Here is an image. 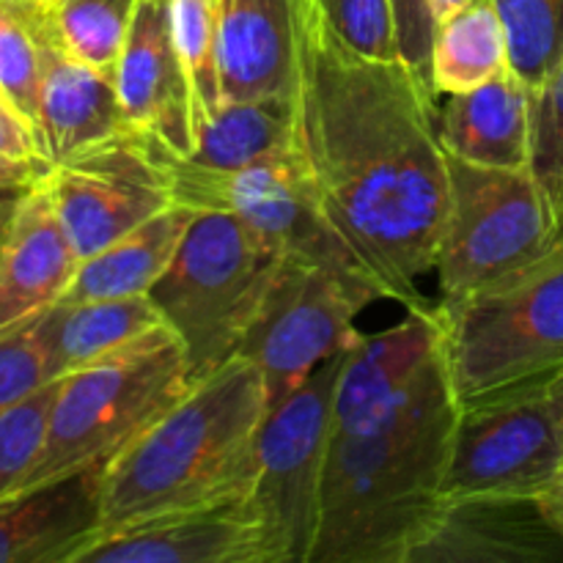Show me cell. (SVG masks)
<instances>
[{"mask_svg":"<svg viewBox=\"0 0 563 563\" xmlns=\"http://www.w3.org/2000/svg\"><path fill=\"white\" fill-rule=\"evenodd\" d=\"M438 93L401 58L357 53L306 5L295 152L319 209L383 300L432 308L421 291L434 273L449 209V152Z\"/></svg>","mask_w":563,"mask_h":563,"instance_id":"cell-1","label":"cell"},{"mask_svg":"<svg viewBox=\"0 0 563 563\" xmlns=\"http://www.w3.org/2000/svg\"><path fill=\"white\" fill-rule=\"evenodd\" d=\"M159 324L163 319L146 295L121 297V300L58 302L47 311L53 377L60 379L77 368L91 366Z\"/></svg>","mask_w":563,"mask_h":563,"instance_id":"cell-23","label":"cell"},{"mask_svg":"<svg viewBox=\"0 0 563 563\" xmlns=\"http://www.w3.org/2000/svg\"><path fill=\"white\" fill-rule=\"evenodd\" d=\"M102 467H82L0 498V563H71L99 537Z\"/></svg>","mask_w":563,"mask_h":563,"instance_id":"cell-17","label":"cell"},{"mask_svg":"<svg viewBox=\"0 0 563 563\" xmlns=\"http://www.w3.org/2000/svg\"><path fill=\"white\" fill-rule=\"evenodd\" d=\"M165 152L137 130L49 165L44 185L80 258L102 251L174 203Z\"/></svg>","mask_w":563,"mask_h":563,"instance_id":"cell-12","label":"cell"},{"mask_svg":"<svg viewBox=\"0 0 563 563\" xmlns=\"http://www.w3.org/2000/svg\"><path fill=\"white\" fill-rule=\"evenodd\" d=\"M132 130L121 113L115 80L75 58L55 36L47 16L38 82V143L49 165H58L108 137Z\"/></svg>","mask_w":563,"mask_h":563,"instance_id":"cell-19","label":"cell"},{"mask_svg":"<svg viewBox=\"0 0 563 563\" xmlns=\"http://www.w3.org/2000/svg\"><path fill=\"white\" fill-rule=\"evenodd\" d=\"M438 308L460 401L563 368V234L515 273Z\"/></svg>","mask_w":563,"mask_h":563,"instance_id":"cell-6","label":"cell"},{"mask_svg":"<svg viewBox=\"0 0 563 563\" xmlns=\"http://www.w3.org/2000/svg\"><path fill=\"white\" fill-rule=\"evenodd\" d=\"M509 36L511 71L539 88L563 64V0H493Z\"/></svg>","mask_w":563,"mask_h":563,"instance_id":"cell-28","label":"cell"},{"mask_svg":"<svg viewBox=\"0 0 563 563\" xmlns=\"http://www.w3.org/2000/svg\"><path fill=\"white\" fill-rule=\"evenodd\" d=\"M284 258L240 218L196 209L174 258L148 289L163 324L179 335L192 379L240 352Z\"/></svg>","mask_w":563,"mask_h":563,"instance_id":"cell-5","label":"cell"},{"mask_svg":"<svg viewBox=\"0 0 563 563\" xmlns=\"http://www.w3.org/2000/svg\"><path fill=\"white\" fill-rule=\"evenodd\" d=\"M559 555L561 539L537 504L456 500L440 509L410 563H533Z\"/></svg>","mask_w":563,"mask_h":563,"instance_id":"cell-20","label":"cell"},{"mask_svg":"<svg viewBox=\"0 0 563 563\" xmlns=\"http://www.w3.org/2000/svg\"><path fill=\"white\" fill-rule=\"evenodd\" d=\"M528 174L548 203L555 231L563 234V64L533 88Z\"/></svg>","mask_w":563,"mask_h":563,"instance_id":"cell-30","label":"cell"},{"mask_svg":"<svg viewBox=\"0 0 563 563\" xmlns=\"http://www.w3.org/2000/svg\"><path fill=\"white\" fill-rule=\"evenodd\" d=\"M561 385H563V368H561Z\"/></svg>","mask_w":563,"mask_h":563,"instance_id":"cell-40","label":"cell"},{"mask_svg":"<svg viewBox=\"0 0 563 563\" xmlns=\"http://www.w3.org/2000/svg\"><path fill=\"white\" fill-rule=\"evenodd\" d=\"M467 3H471V0H427V9L434 25H440V22H445L449 16H454L456 11L465 9Z\"/></svg>","mask_w":563,"mask_h":563,"instance_id":"cell-38","label":"cell"},{"mask_svg":"<svg viewBox=\"0 0 563 563\" xmlns=\"http://www.w3.org/2000/svg\"><path fill=\"white\" fill-rule=\"evenodd\" d=\"M49 163L44 159H9L0 157V187L9 185H33L47 176Z\"/></svg>","mask_w":563,"mask_h":563,"instance_id":"cell-36","label":"cell"},{"mask_svg":"<svg viewBox=\"0 0 563 563\" xmlns=\"http://www.w3.org/2000/svg\"><path fill=\"white\" fill-rule=\"evenodd\" d=\"M509 69V36L493 0H471L434 25L429 80L438 97L473 91Z\"/></svg>","mask_w":563,"mask_h":563,"instance_id":"cell-25","label":"cell"},{"mask_svg":"<svg viewBox=\"0 0 563 563\" xmlns=\"http://www.w3.org/2000/svg\"><path fill=\"white\" fill-rule=\"evenodd\" d=\"M531 102L533 88L511 69L473 91L451 93L438 113L443 148L473 165L528 168Z\"/></svg>","mask_w":563,"mask_h":563,"instance_id":"cell-21","label":"cell"},{"mask_svg":"<svg viewBox=\"0 0 563 563\" xmlns=\"http://www.w3.org/2000/svg\"><path fill=\"white\" fill-rule=\"evenodd\" d=\"M47 311L0 335V416L14 410L44 385L55 383Z\"/></svg>","mask_w":563,"mask_h":563,"instance_id":"cell-31","label":"cell"},{"mask_svg":"<svg viewBox=\"0 0 563 563\" xmlns=\"http://www.w3.org/2000/svg\"><path fill=\"white\" fill-rule=\"evenodd\" d=\"M0 157L44 159L36 130L5 97H0Z\"/></svg>","mask_w":563,"mask_h":563,"instance_id":"cell-35","label":"cell"},{"mask_svg":"<svg viewBox=\"0 0 563 563\" xmlns=\"http://www.w3.org/2000/svg\"><path fill=\"white\" fill-rule=\"evenodd\" d=\"M555 236L528 168H487L449 157V209L434 262L440 302H454L515 273L542 256Z\"/></svg>","mask_w":563,"mask_h":563,"instance_id":"cell-8","label":"cell"},{"mask_svg":"<svg viewBox=\"0 0 563 563\" xmlns=\"http://www.w3.org/2000/svg\"><path fill=\"white\" fill-rule=\"evenodd\" d=\"M55 385L58 379L0 416V498L20 489L42 451Z\"/></svg>","mask_w":563,"mask_h":563,"instance_id":"cell-32","label":"cell"},{"mask_svg":"<svg viewBox=\"0 0 563 563\" xmlns=\"http://www.w3.org/2000/svg\"><path fill=\"white\" fill-rule=\"evenodd\" d=\"M313 5L357 53L372 58H401L390 0H313Z\"/></svg>","mask_w":563,"mask_h":563,"instance_id":"cell-33","label":"cell"},{"mask_svg":"<svg viewBox=\"0 0 563 563\" xmlns=\"http://www.w3.org/2000/svg\"><path fill=\"white\" fill-rule=\"evenodd\" d=\"M71 563H269V550L242 498L99 533Z\"/></svg>","mask_w":563,"mask_h":563,"instance_id":"cell-14","label":"cell"},{"mask_svg":"<svg viewBox=\"0 0 563 563\" xmlns=\"http://www.w3.org/2000/svg\"><path fill=\"white\" fill-rule=\"evenodd\" d=\"M563 471L561 368L460 401L443 500L537 504Z\"/></svg>","mask_w":563,"mask_h":563,"instance_id":"cell-7","label":"cell"},{"mask_svg":"<svg viewBox=\"0 0 563 563\" xmlns=\"http://www.w3.org/2000/svg\"><path fill=\"white\" fill-rule=\"evenodd\" d=\"M267 412V385L247 357L196 379L102 467L99 533L247 498Z\"/></svg>","mask_w":563,"mask_h":563,"instance_id":"cell-3","label":"cell"},{"mask_svg":"<svg viewBox=\"0 0 563 563\" xmlns=\"http://www.w3.org/2000/svg\"><path fill=\"white\" fill-rule=\"evenodd\" d=\"M44 31L47 11L42 0H0V97L31 121L36 135Z\"/></svg>","mask_w":563,"mask_h":563,"instance_id":"cell-27","label":"cell"},{"mask_svg":"<svg viewBox=\"0 0 563 563\" xmlns=\"http://www.w3.org/2000/svg\"><path fill=\"white\" fill-rule=\"evenodd\" d=\"M456 412L443 350L377 416L333 432L311 563H410L445 506Z\"/></svg>","mask_w":563,"mask_h":563,"instance_id":"cell-2","label":"cell"},{"mask_svg":"<svg viewBox=\"0 0 563 563\" xmlns=\"http://www.w3.org/2000/svg\"><path fill=\"white\" fill-rule=\"evenodd\" d=\"M390 3H394L396 38H399L401 58H405L418 75L429 80L434 22L432 16H429L427 0H390Z\"/></svg>","mask_w":563,"mask_h":563,"instance_id":"cell-34","label":"cell"},{"mask_svg":"<svg viewBox=\"0 0 563 563\" xmlns=\"http://www.w3.org/2000/svg\"><path fill=\"white\" fill-rule=\"evenodd\" d=\"M443 341L445 330L438 302L421 311H407L405 322L383 333L357 335L341 357L335 377L333 432L361 427L405 394L443 352Z\"/></svg>","mask_w":563,"mask_h":563,"instance_id":"cell-18","label":"cell"},{"mask_svg":"<svg viewBox=\"0 0 563 563\" xmlns=\"http://www.w3.org/2000/svg\"><path fill=\"white\" fill-rule=\"evenodd\" d=\"M306 5L308 0H220L218 58L223 102H295Z\"/></svg>","mask_w":563,"mask_h":563,"instance_id":"cell-15","label":"cell"},{"mask_svg":"<svg viewBox=\"0 0 563 563\" xmlns=\"http://www.w3.org/2000/svg\"><path fill=\"white\" fill-rule=\"evenodd\" d=\"M537 506H539V515L544 517V522L553 528V533L563 544V471L555 476V482L539 495Z\"/></svg>","mask_w":563,"mask_h":563,"instance_id":"cell-37","label":"cell"},{"mask_svg":"<svg viewBox=\"0 0 563 563\" xmlns=\"http://www.w3.org/2000/svg\"><path fill=\"white\" fill-rule=\"evenodd\" d=\"M77 264L42 176L0 225V335L58 306Z\"/></svg>","mask_w":563,"mask_h":563,"instance_id":"cell-16","label":"cell"},{"mask_svg":"<svg viewBox=\"0 0 563 563\" xmlns=\"http://www.w3.org/2000/svg\"><path fill=\"white\" fill-rule=\"evenodd\" d=\"M218 22L220 0H170V27L196 104V132L223 104Z\"/></svg>","mask_w":563,"mask_h":563,"instance_id":"cell-29","label":"cell"},{"mask_svg":"<svg viewBox=\"0 0 563 563\" xmlns=\"http://www.w3.org/2000/svg\"><path fill=\"white\" fill-rule=\"evenodd\" d=\"M383 300L361 273L284 258L236 355L264 377L269 407L357 341L355 319Z\"/></svg>","mask_w":563,"mask_h":563,"instance_id":"cell-10","label":"cell"},{"mask_svg":"<svg viewBox=\"0 0 563 563\" xmlns=\"http://www.w3.org/2000/svg\"><path fill=\"white\" fill-rule=\"evenodd\" d=\"M165 174L174 201L190 209L234 214L280 258L333 264L363 275L319 209L295 148L229 174L196 168L174 154H165Z\"/></svg>","mask_w":563,"mask_h":563,"instance_id":"cell-11","label":"cell"},{"mask_svg":"<svg viewBox=\"0 0 563 563\" xmlns=\"http://www.w3.org/2000/svg\"><path fill=\"white\" fill-rule=\"evenodd\" d=\"M115 93L132 130L174 157L196 146V104L170 27V0H141L115 64Z\"/></svg>","mask_w":563,"mask_h":563,"instance_id":"cell-13","label":"cell"},{"mask_svg":"<svg viewBox=\"0 0 563 563\" xmlns=\"http://www.w3.org/2000/svg\"><path fill=\"white\" fill-rule=\"evenodd\" d=\"M295 148V102L247 99L223 102L196 132V146L185 163L203 170L247 168Z\"/></svg>","mask_w":563,"mask_h":563,"instance_id":"cell-24","label":"cell"},{"mask_svg":"<svg viewBox=\"0 0 563 563\" xmlns=\"http://www.w3.org/2000/svg\"><path fill=\"white\" fill-rule=\"evenodd\" d=\"M196 209L174 201L130 234L80 258L60 302L121 300L148 295L174 258Z\"/></svg>","mask_w":563,"mask_h":563,"instance_id":"cell-22","label":"cell"},{"mask_svg":"<svg viewBox=\"0 0 563 563\" xmlns=\"http://www.w3.org/2000/svg\"><path fill=\"white\" fill-rule=\"evenodd\" d=\"M58 42L75 58L115 75L141 0H42Z\"/></svg>","mask_w":563,"mask_h":563,"instance_id":"cell-26","label":"cell"},{"mask_svg":"<svg viewBox=\"0 0 563 563\" xmlns=\"http://www.w3.org/2000/svg\"><path fill=\"white\" fill-rule=\"evenodd\" d=\"M192 383L185 346L168 324L60 377L42 451L20 489L104 467Z\"/></svg>","mask_w":563,"mask_h":563,"instance_id":"cell-4","label":"cell"},{"mask_svg":"<svg viewBox=\"0 0 563 563\" xmlns=\"http://www.w3.org/2000/svg\"><path fill=\"white\" fill-rule=\"evenodd\" d=\"M31 185H9V187H0V225H3V220L9 218V212L14 209V203L20 201L22 192L27 190Z\"/></svg>","mask_w":563,"mask_h":563,"instance_id":"cell-39","label":"cell"},{"mask_svg":"<svg viewBox=\"0 0 563 563\" xmlns=\"http://www.w3.org/2000/svg\"><path fill=\"white\" fill-rule=\"evenodd\" d=\"M341 357L269 407L256 443L251 500L264 528L269 563H311L333 443V394Z\"/></svg>","mask_w":563,"mask_h":563,"instance_id":"cell-9","label":"cell"}]
</instances>
